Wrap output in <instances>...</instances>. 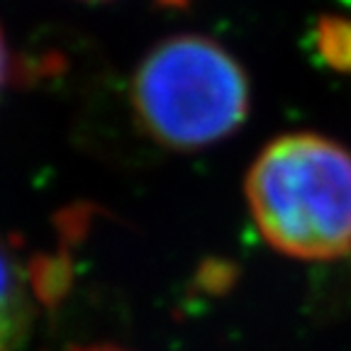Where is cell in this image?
<instances>
[{
	"mask_svg": "<svg viewBox=\"0 0 351 351\" xmlns=\"http://www.w3.org/2000/svg\"><path fill=\"white\" fill-rule=\"evenodd\" d=\"M37 285L32 261L0 234V351H15L27 341L37 315Z\"/></svg>",
	"mask_w": 351,
	"mask_h": 351,
	"instance_id": "obj_3",
	"label": "cell"
},
{
	"mask_svg": "<svg viewBox=\"0 0 351 351\" xmlns=\"http://www.w3.org/2000/svg\"><path fill=\"white\" fill-rule=\"evenodd\" d=\"M319 49L332 66L351 69V25L344 20H324L319 25Z\"/></svg>",
	"mask_w": 351,
	"mask_h": 351,
	"instance_id": "obj_4",
	"label": "cell"
},
{
	"mask_svg": "<svg viewBox=\"0 0 351 351\" xmlns=\"http://www.w3.org/2000/svg\"><path fill=\"white\" fill-rule=\"evenodd\" d=\"M247 203L276 252L332 261L351 252V154L298 132L263 149L247 176Z\"/></svg>",
	"mask_w": 351,
	"mask_h": 351,
	"instance_id": "obj_1",
	"label": "cell"
},
{
	"mask_svg": "<svg viewBox=\"0 0 351 351\" xmlns=\"http://www.w3.org/2000/svg\"><path fill=\"white\" fill-rule=\"evenodd\" d=\"M71 351H125V349H117V346H105V344H98V346H78V349H71Z\"/></svg>",
	"mask_w": 351,
	"mask_h": 351,
	"instance_id": "obj_6",
	"label": "cell"
},
{
	"mask_svg": "<svg viewBox=\"0 0 351 351\" xmlns=\"http://www.w3.org/2000/svg\"><path fill=\"white\" fill-rule=\"evenodd\" d=\"M137 122L156 144L195 152L222 142L249 115L247 71L203 34L154 44L132 78Z\"/></svg>",
	"mask_w": 351,
	"mask_h": 351,
	"instance_id": "obj_2",
	"label": "cell"
},
{
	"mask_svg": "<svg viewBox=\"0 0 351 351\" xmlns=\"http://www.w3.org/2000/svg\"><path fill=\"white\" fill-rule=\"evenodd\" d=\"M12 61L15 59H12V54H10L8 39H5V34H3V29H0V95H3V90H5L12 78Z\"/></svg>",
	"mask_w": 351,
	"mask_h": 351,
	"instance_id": "obj_5",
	"label": "cell"
}]
</instances>
